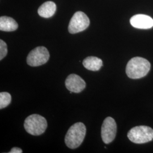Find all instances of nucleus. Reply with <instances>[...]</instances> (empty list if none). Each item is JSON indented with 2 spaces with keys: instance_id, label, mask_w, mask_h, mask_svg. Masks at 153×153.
<instances>
[{
  "instance_id": "nucleus-1",
  "label": "nucleus",
  "mask_w": 153,
  "mask_h": 153,
  "mask_svg": "<svg viewBox=\"0 0 153 153\" xmlns=\"http://www.w3.org/2000/svg\"><path fill=\"white\" fill-rule=\"evenodd\" d=\"M150 63L141 57L132 58L128 62L126 73L131 79H139L147 75L150 69Z\"/></svg>"
},
{
  "instance_id": "nucleus-2",
  "label": "nucleus",
  "mask_w": 153,
  "mask_h": 153,
  "mask_svg": "<svg viewBox=\"0 0 153 153\" xmlns=\"http://www.w3.org/2000/svg\"><path fill=\"white\" fill-rule=\"evenodd\" d=\"M86 126L82 123H76L71 126L65 137L66 146L70 149H76L79 146L86 135Z\"/></svg>"
},
{
  "instance_id": "nucleus-3",
  "label": "nucleus",
  "mask_w": 153,
  "mask_h": 153,
  "mask_svg": "<svg viewBox=\"0 0 153 153\" xmlns=\"http://www.w3.org/2000/svg\"><path fill=\"white\" fill-rule=\"evenodd\" d=\"M24 127L29 134L39 136L45 131L47 122L44 117L38 114H33L25 119Z\"/></svg>"
},
{
  "instance_id": "nucleus-4",
  "label": "nucleus",
  "mask_w": 153,
  "mask_h": 153,
  "mask_svg": "<svg viewBox=\"0 0 153 153\" xmlns=\"http://www.w3.org/2000/svg\"><path fill=\"white\" fill-rule=\"evenodd\" d=\"M128 137L135 143H144L153 140V129L148 126H135L128 133Z\"/></svg>"
},
{
  "instance_id": "nucleus-5",
  "label": "nucleus",
  "mask_w": 153,
  "mask_h": 153,
  "mask_svg": "<svg viewBox=\"0 0 153 153\" xmlns=\"http://www.w3.org/2000/svg\"><path fill=\"white\" fill-rule=\"evenodd\" d=\"M49 59V53L45 47H38L33 49L27 57V63L31 66H38L45 64Z\"/></svg>"
},
{
  "instance_id": "nucleus-6",
  "label": "nucleus",
  "mask_w": 153,
  "mask_h": 153,
  "mask_svg": "<svg viewBox=\"0 0 153 153\" xmlns=\"http://www.w3.org/2000/svg\"><path fill=\"white\" fill-rule=\"evenodd\" d=\"M90 25V19L86 14L77 11L72 16L68 27L71 33H76L85 30Z\"/></svg>"
},
{
  "instance_id": "nucleus-7",
  "label": "nucleus",
  "mask_w": 153,
  "mask_h": 153,
  "mask_svg": "<svg viewBox=\"0 0 153 153\" xmlns=\"http://www.w3.org/2000/svg\"><path fill=\"white\" fill-rule=\"evenodd\" d=\"M117 126L115 120L108 117L105 119L101 128V136L103 141L108 144L112 142L116 135Z\"/></svg>"
},
{
  "instance_id": "nucleus-8",
  "label": "nucleus",
  "mask_w": 153,
  "mask_h": 153,
  "mask_svg": "<svg viewBox=\"0 0 153 153\" xmlns=\"http://www.w3.org/2000/svg\"><path fill=\"white\" fill-rule=\"evenodd\" d=\"M65 86L71 92L81 93L86 87V83L81 76L71 74L66 79Z\"/></svg>"
},
{
  "instance_id": "nucleus-9",
  "label": "nucleus",
  "mask_w": 153,
  "mask_h": 153,
  "mask_svg": "<svg viewBox=\"0 0 153 153\" xmlns=\"http://www.w3.org/2000/svg\"><path fill=\"white\" fill-rule=\"evenodd\" d=\"M131 26L139 29H149L153 27V19L152 17L145 14H137L130 19Z\"/></svg>"
},
{
  "instance_id": "nucleus-10",
  "label": "nucleus",
  "mask_w": 153,
  "mask_h": 153,
  "mask_svg": "<svg viewBox=\"0 0 153 153\" xmlns=\"http://www.w3.org/2000/svg\"><path fill=\"white\" fill-rule=\"evenodd\" d=\"M56 11V5L52 1L44 2L39 7V15L42 17L48 18L53 16Z\"/></svg>"
},
{
  "instance_id": "nucleus-11",
  "label": "nucleus",
  "mask_w": 153,
  "mask_h": 153,
  "mask_svg": "<svg viewBox=\"0 0 153 153\" xmlns=\"http://www.w3.org/2000/svg\"><path fill=\"white\" fill-rule=\"evenodd\" d=\"M18 27L16 21L11 17L1 16L0 18V30L2 31L11 32L16 31Z\"/></svg>"
},
{
  "instance_id": "nucleus-12",
  "label": "nucleus",
  "mask_w": 153,
  "mask_h": 153,
  "mask_svg": "<svg viewBox=\"0 0 153 153\" xmlns=\"http://www.w3.org/2000/svg\"><path fill=\"white\" fill-rule=\"evenodd\" d=\"M83 65L89 71H98L103 65V61L98 57L89 56L83 60Z\"/></svg>"
},
{
  "instance_id": "nucleus-13",
  "label": "nucleus",
  "mask_w": 153,
  "mask_h": 153,
  "mask_svg": "<svg viewBox=\"0 0 153 153\" xmlns=\"http://www.w3.org/2000/svg\"><path fill=\"white\" fill-rule=\"evenodd\" d=\"M11 95L7 92L0 93V108L2 109L6 107L11 103Z\"/></svg>"
},
{
  "instance_id": "nucleus-14",
  "label": "nucleus",
  "mask_w": 153,
  "mask_h": 153,
  "mask_svg": "<svg viewBox=\"0 0 153 153\" xmlns=\"http://www.w3.org/2000/svg\"><path fill=\"white\" fill-rule=\"evenodd\" d=\"M7 53V44L5 42L2 40H0V60H2Z\"/></svg>"
},
{
  "instance_id": "nucleus-15",
  "label": "nucleus",
  "mask_w": 153,
  "mask_h": 153,
  "mask_svg": "<svg viewBox=\"0 0 153 153\" xmlns=\"http://www.w3.org/2000/svg\"><path fill=\"white\" fill-rule=\"evenodd\" d=\"M22 150L20 148H16V147H14V148H12L10 150V152H9V153H22Z\"/></svg>"
}]
</instances>
